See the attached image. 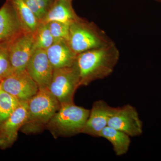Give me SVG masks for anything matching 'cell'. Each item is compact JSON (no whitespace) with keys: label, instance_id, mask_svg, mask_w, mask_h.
<instances>
[{"label":"cell","instance_id":"cell-1","mask_svg":"<svg viewBox=\"0 0 161 161\" xmlns=\"http://www.w3.org/2000/svg\"><path fill=\"white\" fill-rule=\"evenodd\" d=\"M119 58V51L114 42L78 54L74 65L79 75L80 86H86L93 81L109 76Z\"/></svg>","mask_w":161,"mask_h":161},{"label":"cell","instance_id":"cell-18","mask_svg":"<svg viewBox=\"0 0 161 161\" xmlns=\"http://www.w3.org/2000/svg\"><path fill=\"white\" fill-rule=\"evenodd\" d=\"M20 103L0 87V125L10 116Z\"/></svg>","mask_w":161,"mask_h":161},{"label":"cell","instance_id":"cell-14","mask_svg":"<svg viewBox=\"0 0 161 161\" xmlns=\"http://www.w3.org/2000/svg\"><path fill=\"white\" fill-rule=\"evenodd\" d=\"M78 17L73 9L72 0H54L41 22L46 23L58 21L70 25Z\"/></svg>","mask_w":161,"mask_h":161},{"label":"cell","instance_id":"cell-13","mask_svg":"<svg viewBox=\"0 0 161 161\" xmlns=\"http://www.w3.org/2000/svg\"><path fill=\"white\" fill-rule=\"evenodd\" d=\"M46 51L54 69L73 66L77 56L64 40L55 42Z\"/></svg>","mask_w":161,"mask_h":161},{"label":"cell","instance_id":"cell-23","mask_svg":"<svg viewBox=\"0 0 161 161\" xmlns=\"http://www.w3.org/2000/svg\"><path fill=\"white\" fill-rule=\"evenodd\" d=\"M0 81H1V80H0Z\"/></svg>","mask_w":161,"mask_h":161},{"label":"cell","instance_id":"cell-21","mask_svg":"<svg viewBox=\"0 0 161 161\" xmlns=\"http://www.w3.org/2000/svg\"><path fill=\"white\" fill-rule=\"evenodd\" d=\"M29 9L36 17L39 22H42L45 17V14L36 4L35 0H24Z\"/></svg>","mask_w":161,"mask_h":161},{"label":"cell","instance_id":"cell-4","mask_svg":"<svg viewBox=\"0 0 161 161\" xmlns=\"http://www.w3.org/2000/svg\"><path fill=\"white\" fill-rule=\"evenodd\" d=\"M67 42L77 55L113 43L106 33L95 23L79 16L70 25Z\"/></svg>","mask_w":161,"mask_h":161},{"label":"cell","instance_id":"cell-6","mask_svg":"<svg viewBox=\"0 0 161 161\" xmlns=\"http://www.w3.org/2000/svg\"><path fill=\"white\" fill-rule=\"evenodd\" d=\"M0 87L20 102H28L39 90L37 84L26 69L12 72L1 80Z\"/></svg>","mask_w":161,"mask_h":161},{"label":"cell","instance_id":"cell-2","mask_svg":"<svg viewBox=\"0 0 161 161\" xmlns=\"http://www.w3.org/2000/svg\"><path fill=\"white\" fill-rule=\"evenodd\" d=\"M27 103V118L20 131L26 135L37 134L46 129L60 103L47 88L39 89Z\"/></svg>","mask_w":161,"mask_h":161},{"label":"cell","instance_id":"cell-20","mask_svg":"<svg viewBox=\"0 0 161 161\" xmlns=\"http://www.w3.org/2000/svg\"><path fill=\"white\" fill-rule=\"evenodd\" d=\"M48 23L55 42L60 40L68 41L69 36L70 24L58 21H52Z\"/></svg>","mask_w":161,"mask_h":161},{"label":"cell","instance_id":"cell-15","mask_svg":"<svg viewBox=\"0 0 161 161\" xmlns=\"http://www.w3.org/2000/svg\"><path fill=\"white\" fill-rule=\"evenodd\" d=\"M98 137H103L112 144L115 154L118 156L126 154L129 151L131 139L125 132L107 126L102 130Z\"/></svg>","mask_w":161,"mask_h":161},{"label":"cell","instance_id":"cell-22","mask_svg":"<svg viewBox=\"0 0 161 161\" xmlns=\"http://www.w3.org/2000/svg\"><path fill=\"white\" fill-rule=\"evenodd\" d=\"M157 2H158V3H161V0H155Z\"/></svg>","mask_w":161,"mask_h":161},{"label":"cell","instance_id":"cell-19","mask_svg":"<svg viewBox=\"0 0 161 161\" xmlns=\"http://www.w3.org/2000/svg\"><path fill=\"white\" fill-rule=\"evenodd\" d=\"M9 43L0 44V80L12 72L9 60Z\"/></svg>","mask_w":161,"mask_h":161},{"label":"cell","instance_id":"cell-11","mask_svg":"<svg viewBox=\"0 0 161 161\" xmlns=\"http://www.w3.org/2000/svg\"><path fill=\"white\" fill-rule=\"evenodd\" d=\"M116 109L110 106L104 101H95L90 110L89 116L82 133L98 137L102 130L108 126L109 119Z\"/></svg>","mask_w":161,"mask_h":161},{"label":"cell","instance_id":"cell-3","mask_svg":"<svg viewBox=\"0 0 161 161\" xmlns=\"http://www.w3.org/2000/svg\"><path fill=\"white\" fill-rule=\"evenodd\" d=\"M90 110L76 105L74 102L60 105L46 126L54 138L70 137L82 133Z\"/></svg>","mask_w":161,"mask_h":161},{"label":"cell","instance_id":"cell-5","mask_svg":"<svg viewBox=\"0 0 161 161\" xmlns=\"http://www.w3.org/2000/svg\"><path fill=\"white\" fill-rule=\"evenodd\" d=\"M80 86L79 75L73 65L54 69L47 88L61 105L74 102V95Z\"/></svg>","mask_w":161,"mask_h":161},{"label":"cell","instance_id":"cell-7","mask_svg":"<svg viewBox=\"0 0 161 161\" xmlns=\"http://www.w3.org/2000/svg\"><path fill=\"white\" fill-rule=\"evenodd\" d=\"M33 33L23 31L9 44V60L13 72L26 69L34 52Z\"/></svg>","mask_w":161,"mask_h":161},{"label":"cell","instance_id":"cell-10","mask_svg":"<svg viewBox=\"0 0 161 161\" xmlns=\"http://www.w3.org/2000/svg\"><path fill=\"white\" fill-rule=\"evenodd\" d=\"M26 69L37 84L39 89L48 88L54 69L45 50H35L27 63Z\"/></svg>","mask_w":161,"mask_h":161},{"label":"cell","instance_id":"cell-8","mask_svg":"<svg viewBox=\"0 0 161 161\" xmlns=\"http://www.w3.org/2000/svg\"><path fill=\"white\" fill-rule=\"evenodd\" d=\"M108 126L125 132L130 136L141 135L143 132V123L134 107L130 104L116 108L110 117Z\"/></svg>","mask_w":161,"mask_h":161},{"label":"cell","instance_id":"cell-12","mask_svg":"<svg viewBox=\"0 0 161 161\" xmlns=\"http://www.w3.org/2000/svg\"><path fill=\"white\" fill-rule=\"evenodd\" d=\"M24 30L8 2L0 8V44L9 43Z\"/></svg>","mask_w":161,"mask_h":161},{"label":"cell","instance_id":"cell-9","mask_svg":"<svg viewBox=\"0 0 161 161\" xmlns=\"http://www.w3.org/2000/svg\"><path fill=\"white\" fill-rule=\"evenodd\" d=\"M27 102H20L10 116L0 125V149L9 148L17 140L18 132L27 118Z\"/></svg>","mask_w":161,"mask_h":161},{"label":"cell","instance_id":"cell-17","mask_svg":"<svg viewBox=\"0 0 161 161\" xmlns=\"http://www.w3.org/2000/svg\"><path fill=\"white\" fill-rule=\"evenodd\" d=\"M33 35L34 39V51L37 49L46 50L55 42L54 39L50 30L48 23L40 22Z\"/></svg>","mask_w":161,"mask_h":161},{"label":"cell","instance_id":"cell-16","mask_svg":"<svg viewBox=\"0 0 161 161\" xmlns=\"http://www.w3.org/2000/svg\"><path fill=\"white\" fill-rule=\"evenodd\" d=\"M16 14L22 27L26 31L34 33L40 22L24 0H6Z\"/></svg>","mask_w":161,"mask_h":161}]
</instances>
